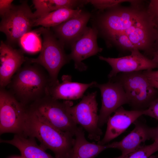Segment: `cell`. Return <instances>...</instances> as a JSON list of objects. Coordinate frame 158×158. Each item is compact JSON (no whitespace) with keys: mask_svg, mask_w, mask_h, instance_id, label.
I'll list each match as a JSON object with an SVG mask.
<instances>
[{"mask_svg":"<svg viewBox=\"0 0 158 158\" xmlns=\"http://www.w3.org/2000/svg\"><path fill=\"white\" fill-rule=\"evenodd\" d=\"M130 3L103 11L99 28L109 44L121 51L137 49L150 58L158 32L148 11V1L133 0Z\"/></svg>","mask_w":158,"mask_h":158,"instance_id":"obj_1","label":"cell"},{"mask_svg":"<svg viewBox=\"0 0 158 158\" xmlns=\"http://www.w3.org/2000/svg\"><path fill=\"white\" fill-rule=\"evenodd\" d=\"M49 74L42 66L27 61L13 76L8 90L20 102L28 107L48 95Z\"/></svg>","mask_w":158,"mask_h":158,"instance_id":"obj_2","label":"cell"},{"mask_svg":"<svg viewBox=\"0 0 158 158\" xmlns=\"http://www.w3.org/2000/svg\"><path fill=\"white\" fill-rule=\"evenodd\" d=\"M22 135L36 138L40 145L45 150H51L56 158H69L75 141L73 135L45 122L28 107Z\"/></svg>","mask_w":158,"mask_h":158,"instance_id":"obj_3","label":"cell"},{"mask_svg":"<svg viewBox=\"0 0 158 158\" xmlns=\"http://www.w3.org/2000/svg\"><path fill=\"white\" fill-rule=\"evenodd\" d=\"M36 30L43 37L42 48L37 58L26 57V61L43 67L49 74L50 86H54L59 83L58 78L59 71L70 60L65 52L64 44L50 28L42 27Z\"/></svg>","mask_w":158,"mask_h":158,"instance_id":"obj_4","label":"cell"},{"mask_svg":"<svg viewBox=\"0 0 158 158\" xmlns=\"http://www.w3.org/2000/svg\"><path fill=\"white\" fill-rule=\"evenodd\" d=\"M71 102L70 100L60 102L48 95L28 107L45 122L75 136L78 127L68 110Z\"/></svg>","mask_w":158,"mask_h":158,"instance_id":"obj_5","label":"cell"},{"mask_svg":"<svg viewBox=\"0 0 158 158\" xmlns=\"http://www.w3.org/2000/svg\"><path fill=\"white\" fill-rule=\"evenodd\" d=\"M113 78L122 85L133 110L146 109L158 97V90L151 85L142 71L122 73Z\"/></svg>","mask_w":158,"mask_h":158,"instance_id":"obj_6","label":"cell"},{"mask_svg":"<svg viewBox=\"0 0 158 158\" xmlns=\"http://www.w3.org/2000/svg\"><path fill=\"white\" fill-rule=\"evenodd\" d=\"M36 19L28 1H22L18 5L13 4L1 18L0 23V31L6 37V43L14 47L18 45L20 38L32 30Z\"/></svg>","mask_w":158,"mask_h":158,"instance_id":"obj_7","label":"cell"},{"mask_svg":"<svg viewBox=\"0 0 158 158\" xmlns=\"http://www.w3.org/2000/svg\"><path fill=\"white\" fill-rule=\"evenodd\" d=\"M27 107L5 88H0V133L22 134Z\"/></svg>","mask_w":158,"mask_h":158,"instance_id":"obj_8","label":"cell"},{"mask_svg":"<svg viewBox=\"0 0 158 158\" xmlns=\"http://www.w3.org/2000/svg\"><path fill=\"white\" fill-rule=\"evenodd\" d=\"M97 94V92L95 91L84 96L73 106L71 102L68 109L77 124L80 125L87 132L89 138L98 141L102 133L98 126Z\"/></svg>","mask_w":158,"mask_h":158,"instance_id":"obj_9","label":"cell"},{"mask_svg":"<svg viewBox=\"0 0 158 158\" xmlns=\"http://www.w3.org/2000/svg\"><path fill=\"white\" fill-rule=\"evenodd\" d=\"M107 83L99 84L94 87L99 88L101 91L102 106L99 115L98 126H103L111 114L123 104H128V99L121 83L114 78H110Z\"/></svg>","mask_w":158,"mask_h":158,"instance_id":"obj_10","label":"cell"},{"mask_svg":"<svg viewBox=\"0 0 158 158\" xmlns=\"http://www.w3.org/2000/svg\"><path fill=\"white\" fill-rule=\"evenodd\" d=\"M99 59L107 63L111 70L108 75L110 79L119 73H129L158 69V63L154 61L135 49L129 55L118 58H110L99 56Z\"/></svg>","mask_w":158,"mask_h":158,"instance_id":"obj_11","label":"cell"},{"mask_svg":"<svg viewBox=\"0 0 158 158\" xmlns=\"http://www.w3.org/2000/svg\"><path fill=\"white\" fill-rule=\"evenodd\" d=\"M98 31L95 28L87 27L81 35L71 45L68 55L74 63L75 68L80 71L86 70L87 66L82 62L84 59L101 52L103 49L98 45Z\"/></svg>","mask_w":158,"mask_h":158,"instance_id":"obj_12","label":"cell"},{"mask_svg":"<svg viewBox=\"0 0 158 158\" xmlns=\"http://www.w3.org/2000/svg\"><path fill=\"white\" fill-rule=\"evenodd\" d=\"M24 52L1 41L0 88H5L13 76L26 61Z\"/></svg>","mask_w":158,"mask_h":158,"instance_id":"obj_13","label":"cell"},{"mask_svg":"<svg viewBox=\"0 0 158 158\" xmlns=\"http://www.w3.org/2000/svg\"><path fill=\"white\" fill-rule=\"evenodd\" d=\"M114 114L108 118L105 135L98 141V144L105 145L124 132L132 123L144 115V110H125L122 106L118 109Z\"/></svg>","mask_w":158,"mask_h":158,"instance_id":"obj_14","label":"cell"},{"mask_svg":"<svg viewBox=\"0 0 158 158\" xmlns=\"http://www.w3.org/2000/svg\"><path fill=\"white\" fill-rule=\"evenodd\" d=\"M90 13L83 11L75 16L56 26L51 30L64 44H70L80 37L87 27Z\"/></svg>","mask_w":158,"mask_h":158,"instance_id":"obj_15","label":"cell"},{"mask_svg":"<svg viewBox=\"0 0 158 158\" xmlns=\"http://www.w3.org/2000/svg\"><path fill=\"white\" fill-rule=\"evenodd\" d=\"M133 123V130L121 141L109 144L110 148L119 149L124 155L137 149L146 140L152 139V128L137 120Z\"/></svg>","mask_w":158,"mask_h":158,"instance_id":"obj_16","label":"cell"},{"mask_svg":"<svg viewBox=\"0 0 158 158\" xmlns=\"http://www.w3.org/2000/svg\"><path fill=\"white\" fill-rule=\"evenodd\" d=\"M62 82L50 86L48 95L56 99L65 100H76L83 97L86 90L94 87L97 83L92 81L89 83H83L71 81V77L68 75L62 77Z\"/></svg>","mask_w":158,"mask_h":158,"instance_id":"obj_17","label":"cell"},{"mask_svg":"<svg viewBox=\"0 0 158 158\" xmlns=\"http://www.w3.org/2000/svg\"><path fill=\"white\" fill-rule=\"evenodd\" d=\"M74 136L69 158H95L104 150L110 148L109 144L102 145L88 142L82 127H78Z\"/></svg>","mask_w":158,"mask_h":158,"instance_id":"obj_18","label":"cell"},{"mask_svg":"<svg viewBox=\"0 0 158 158\" xmlns=\"http://www.w3.org/2000/svg\"><path fill=\"white\" fill-rule=\"evenodd\" d=\"M0 142L13 145L20 151L23 158H54L36 143L35 138L15 134L11 140H1Z\"/></svg>","mask_w":158,"mask_h":158,"instance_id":"obj_19","label":"cell"},{"mask_svg":"<svg viewBox=\"0 0 158 158\" xmlns=\"http://www.w3.org/2000/svg\"><path fill=\"white\" fill-rule=\"evenodd\" d=\"M82 11L79 8L75 9L67 8L60 9L36 19L34 27L40 25L45 28H52L75 16Z\"/></svg>","mask_w":158,"mask_h":158,"instance_id":"obj_20","label":"cell"},{"mask_svg":"<svg viewBox=\"0 0 158 158\" xmlns=\"http://www.w3.org/2000/svg\"><path fill=\"white\" fill-rule=\"evenodd\" d=\"M40 35L36 29L25 34L19 41L20 49L24 53L30 54L40 52L42 46Z\"/></svg>","mask_w":158,"mask_h":158,"instance_id":"obj_21","label":"cell"},{"mask_svg":"<svg viewBox=\"0 0 158 158\" xmlns=\"http://www.w3.org/2000/svg\"><path fill=\"white\" fill-rule=\"evenodd\" d=\"M32 2L35 9L33 13L36 19L65 7L64 0H33Z\"/></svg>","mask_w":158,"mask_h":158,"instance_id":"obj_22","label":"cell"},{"mask_svg":"<svg viewBox=\"0 0 158 158\" xmlns=\"http://www.w3.org/2000/svg\"><path fill=\"white\" fill-rule=\"evenodd\" d=\"M158 151V140H155L151 145H144L133 152L114 158H149Z\"/></svg>","mask_w":158,"mask_h":158,"instance_id":"obj_23","label":"cell"},{"mask_svg":"<svg viewBox=\"0 0 158 158\" xmlns=\"http://www.w3.org/2000/svg\"><path fill=\"white\" fill-rule=\"evenodd\" d=\"M133 0H87L96 8L104 11L125 2L130 3Z\"/></svg>","mask_w":158,"mask_h":158,"instance_id":"obj_24","label":"cell"},{"mask_svg":"<svg viewBox=\"0 0 158 158\" xmlns=\"http://www.w3.org/2000/svg\"><path fill=\"white\" fill-rule=\"evenodd\" d=\"M148 10L152 21L158 30V0H151L148 1Z\"/></svg>","mask_w":158,"mask_h":158,"instance_id":"obj_25","label":"cell"},{"mask_svg":"<svg viewBox=\"0 0 158 158\" xmlns=\"http://www.w3.org/2000/svg\"><path fill=\"white\" fill-rule=\"evenodd\" d=\"M144 115L158 120V97L154 99L148 108L144 110Z\"/></svg>","mask_w":158,"mask_h":158,"instance_id":"obj_26","label":"cell"},{"mask_svg":"<svg viewBox=\"0 0 158 158\" xmlns=\"http://www.w3.org/2000/svg\"><path fill=\"white\" fill-rule=\"evenodd\" d=\"M12 0H0V16L1 18L7 13L11 8Z\"/></svg>","mask_w":158,"mask_h":158,"instance_id":"obj_27","label":"cell"},{"mask_svg":"<svg viewBox=\"0 0 158 158\" xmlns=\"http://www.w3.org/2000/svg\"><path fill=\"white\" fill-rule=\"evenodd\" d=\"M142 72L147 78L158 81V69L156 71L147 70Z\"/></svg>","mask_w":158,"mask_h":158,"instance_id":"obj_28","label":"cell"},{"mask_svg":"<svg viewBox=\"0 0 158 158\" xmlns=\"http://www.w3.org/2000/svg\"><path fill=\"white\" fill-rule=\"evenodd\" d=\"M153 140H158V125L154 128H152V138Z\"/></svg>","mask_w":158,"mask_h":158,"instance_id":"obj_29","label":"cell"},{"mask_svg":"<svg viewBox=\"0 0 158 158\" xmlns=\"http://www.w3.org/2000/svg\"><path fill=\"white\" fill-rule=\"evenodd\" d=\"M157 31L158 34L157 35V36L153 45V51L152 54V53L154 52L158 51V30H157Z\"/></svg>","mask_w":158,"mask_h":158,"instance_id":"obj_30","label":"cell"},{"mask_svg":"<svg viewBox=\"0 0 158 158\" xmlns=\"http://www.w3.org/2000/svg\"><path fill=\"white\" fill-rule=\"evenodd\" d=\"M151 59L154 62L158 63V51L152 53Z\"/></svg>","mask_w":158,"mask_h":158,"instance_id":"obj_31","label":"cell"},{"mask_svg":"<svg viewBox=\"0 0 158 158\" xmlns=\"http://www.w3.org/2000/svg\"><path fill=\"white\" fill-rule=\"evenodd\" d=\"M147 79L151 85L155 88L158 90V81L148 78Z\"/></svg>","mask_w":158,"mask_h":158,"instance_id":"obj_32","label":"cell"},{"mask_svg":"<svg viewBox=\"0 0 158 158\" xmlns=\"http://www.w3.org/2000/svg\"><path fill=\"white\" fill-rule=\"evenodd\" d=\"M149 158H158V154L155 155H152Z\"/></svg>","mask_w":158,"mask_h":158,"instance_id":"obj_33","label":"cell"},{"mask_svg":"<svg viewBox=\"0 0 158 158\" xmlns=\"http://www.w3.org/2000/svg\"><path fill=\"white\" fill-rule=\"evenodd\" d=\"M13 158H23L21 156V157H14Z\"/></svg>","mask_w":158,"mask_h":158,"instance_id":"obj_34","label":"cell"}]
</instances>
